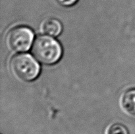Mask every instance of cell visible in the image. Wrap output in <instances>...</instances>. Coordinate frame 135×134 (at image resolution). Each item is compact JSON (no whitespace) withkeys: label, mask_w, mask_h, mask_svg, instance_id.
I'll use <instances>...</instances> for the list:
<instances>
[{"label":"cell","mask_w":135,"mask_h":134,"mask_svg":"<svg viewBox=\"0 0 135 134\" xmlns=\"http://www.w3.org/2000/svg\"><path fill=\"white\" fill-rule=\"evenodd\" d=\"M61 23L55 18H47L44 22L42 30L44 33L51 37H57L62 32Z\"/></svg>","instance_id":"obj_4"},{"label":"cell","mask_w":135,"mask_h":134,"mask_svg":"<svg viewBox=\"0 0 135 134\" xmlns=\"http://www.w3.org/2000/svg\"><path fill=\"white\" fill-rule=\"evenodd\" d=\"M58 5L63 7H71L75 5L78 0H54Z\"/></svg>","instance_id":"obj_7"},{"label":"cell","mask_w":135,"mask_h":134,"mask_svg":"<svg viewBox=\"0 0 135 134\" xmlns=\"http://www.w3.org/2000/svg\"><path fill=\"white\" fill-rule=\"evenodd\" d=\"M32 30L26 26H17L10 30L7 35V43L12 51L23 53L30 49L34 40Z\"/></svg>","instance_id":"obj_3"},{"label":"cell","mask_w":135,"mask_h":134,"mask_svg":"<svg viewBox=\"0 0 135 134\" xmlns=\"http://www.w3.org/2000/svg\"><path fill=\"white\" fill-rule=\"evenodd\" d=\"M123 108L128 113L135 115V89L125 92L121 100Z\"/></svg>","instance_id":"obj_5"},{"label":"cell","mask_w":135,"mask_h":134,"mask_svg":"<svg viewBox=\"0 0 135 134\" xmlns=\"http://www.w3.org/2000/svg\"><path fill=\"white\" fill-rule=\"evenodd\" d=\"M32 53L38 62L46 65H51L60 60L63 51L57 41L51 36L42 35L34 40Z\"/></svg>","instance_id":"obj_1"},{"label":"cell","mask_w":135,"mask_h":134,"mask_svg":"<svg viewBox=\"0 0 135 134\" xmlns=\"http://www.w3.org/2000/svg\"><path fill=\"white\" fill-rule=\"evenodd\" d=\"M10 68L13 74L20 80L32 81L40 73L38 62L29 54L20 53L13 56L10 62Z\"/></svg>","instance_id":"obj_2"},{"label":"cell","mask_w":135,"mask_h":134,"mask_svg":"<svg viewBox=\"0 0 135 134\" xmlns=\"http://www.w3.org/2000/svg\"><path fill=\"white\" fill-rule=\"evenodd\" d=\"M106 134H129L127 127L119 123H115L109 126Z\"/></svg>","instance_id":"obj_6"}]
</instances>
